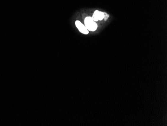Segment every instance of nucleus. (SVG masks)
I'll return each mask as SVG.
<instances>
[{"label": "nucleus", "mask_w": 167, "mask_h": 126, "mask_svg": "<svg viewBox=\"0 0 167 126\" xmlns=\"http://www.w3.org/2000/svg\"><path fill=\"white\" fill-rule=\"evenodd\" d=\"M75 25L78 28V30H79L80 32H81L84 34H89V31L87 29L86 26H85V25L83 24L80 21H76L75 22Z\"/></svg>", "instance_id": "obj_2"}, {"label": "nucleus", "mask_w": 167, "mask_h": 126, "mask_svg": "<svg viewBox=\"0 0 167 126\" xmlns=\"http://www.w3.org/2000/svg\"><path fill=\"white\" fill-rule=\"evenodd\" d=\"M85 26H86L88 31H96L98 28L97 23L91 17H87L85 19Z\"/></svg>", "instance_id": "obj_1"}, {"label": "nucleus", "mask_w": 167, "mask_h": 126, "mask_svg": "<svg viewBox=\"0 0 167 126\" xmlns=\"http://www.w3.org/2000/svg\"><path fill=\"white\" fill-rule=\"evenodd\" d=\"M104 12H99V20H102L104 19Z\"/></svg>", "instance_id": "obj_4"}, {"label": "nucleus", "mask_w": 167, "mask_h": 126, "mask_svg": "<svg viewBox=\"0 0 167 126\" xmlns=\"http://www.w3.org/2000/svg\"><path fill=\"white\" fill-rule=\"evenodd\" d=\"M94 21H98L99 20V11L96 10L94 12L92 17Z\"/></svg>", "instance_id": "obj_3"}, {"label": "nucleus", "mask_w": 167, "mask_h": 126, "mask_svg": "<svg viewBox=\"0 0 167 126\" xmlns=\"http://www.w3.org/2000/svg\"><path fill=\"white\" fill-rule=\"evenodd\" d=\"M104 19L105 20H107L109 18V15L108 14L106 13L105 12H104Z\"/></svg>", "instance_id": "obj_5"}]
</instances>
